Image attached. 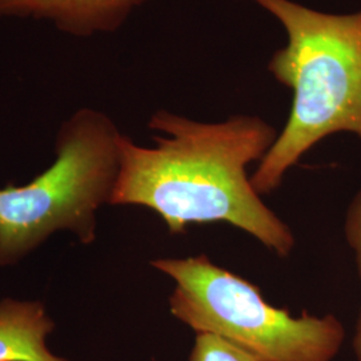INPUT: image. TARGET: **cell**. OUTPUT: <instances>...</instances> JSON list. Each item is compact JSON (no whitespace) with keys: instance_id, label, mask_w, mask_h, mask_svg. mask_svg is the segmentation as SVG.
Here are the masks:
<instances>
[{"instance_id":"cell-1","label":"cell","mask_w":361,"mask_h":361,"mask_svg":"<svg viewBox=\"0 0 361 361\" xmlns=\"http://www.w3.org/2000/svg\"><path fill=\"white\" fill-rule=\"evenodd\" d=\"M149 128L162 133L154 147L122 135L110 205L149 207L171 234L192 224L226 222L279 257L296 246L292 228L262 201L247 168L261 162L279 133L259 116L207 123L159 110Z\"/></svg>"},{"instance_id":"cell-4","label":"cell","mask_w":361,"mask_h":361,"mask_svg":"<svg viewBox=\"0 0 361 361\" xmlns=\"http://www.w3.org/2000/svg\"><path fill=\"white\" fill-rule=\"evenodd\" d=\"M122 134L107 116L82 109L62 126L58 158L28 185L0 189V264H13L52 232L95 240V213L110 204Z\"/></svg>"},{"instance_id":"cell-8","label":"cell","mask_w":361,"mask_h":361,"mask_svg":"<svg viewBox=\"0 0 361 361\" xmlns=\"http://www.w3.org/2000/svg\"><path fill=\"white\" fill-rule=\"evenodd\" d=\"M344 234L349 247L353 252L355 262L361 279V189L353 195L347 209L344 221ZM352 348L357 361H361V310L355 325Z\"/></svg>"},{"instance_id":"cell-6","label":"cell","mask_w":361,"mask_h":361,"mask_svg":"<svg viewBox=\"0 0 361 361\" xmlns=\"http://www.w3.org/2000/svg\"><path fill=\"white\" fill-rule=\"evenodd\" d=\"M54 328L42 302L0 301V361H68L47 347Z\"/></svg>"},{"instance_id":"cell-5","label":"cell","mask_w":361,"mask_h":361,"mask_svg":"<svg viewBox=\"0 0 361 361\" xmlns=\"http://www.w3.org/2000/svg\"><path fill=\"white\" fill-rule=\"evenodd\" d=\"M149 0H0V18L47 20L73 37L114 32Z\"/></svg>"},{"instance_id":"cell-7","label":"cell","mask_w":361,"mask_h":361,"mask_svg":"<svg viewBox=\"0 0 361 361\" xmlns=\"http://www.w3.org/2000/svg\"><path fill=\"white\" fill-rule=\"evenodd\" d=\"M189 361H261L245 349L240 348L210 334H195Z\"/></svg>"},{"instance_id":"cell-2","label":"cell","mask_w":361,"mask_h":361,"mask_svg":"<svg viewBox=\"0 0 361 361\" xmlns=\"http://www.w3.org/2000/svg\"><path fill=\"white\" fill-rule=\"evenodd\" d=\"M285 28L288 42L268 70L293 92L284 129L250 176L259 195L277 190L285 174L331 134L361 141V10L334 15L292 0H252Z\"/></svg>"},{"instance_id":"cell-3","label":"cell","mask_w":361,"mask_h":361,"mask_svg":"<svg viewBox=\"0 0 361 361\" xmlns=\"http://www.w3.org/2000/svg\"><path fill=\"white\" fill-rule=\"evenodd\" d=\"M150 264L176 284L169 297L173 317L195 334L219 336L261 361H334L344 344V325L334 314L293 316L207 255L157 258Z\"/></svg>"}]
</instances>
